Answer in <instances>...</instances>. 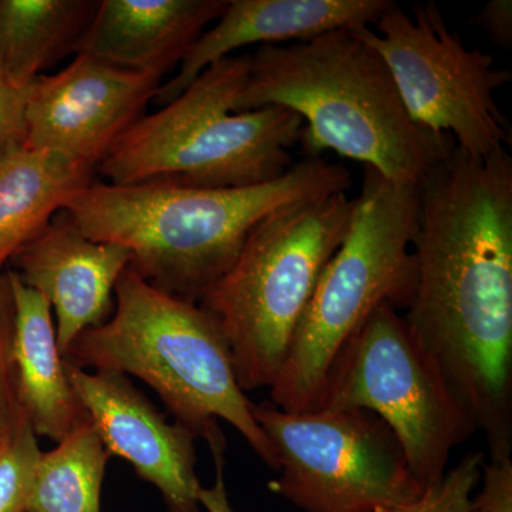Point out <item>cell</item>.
<instances>
[{
	"instance_id": "6da1fadb",
	"label": "cell",
	"mask_w": 512,
	"mask_h": 512,
	"mask_svg": "<svg viewBox=\"0 0 512 512\" xmlns=\"http://www.w3.org/2000/svg\"><path fill=\"white\" fill-rule=\"evenodd\" d=\"M416 286L404 315L448 389L512 453V158L454 144L420 185Z\"/></svg>"
},
{
	"instance_id": "7a4b0ae2",
	"label": "cell",
	"mask_w": 512,
	"mask_h": 512,
	"mask_svg": "<svg viewBox=\"0 0 512 512\" xmlns=\"http://www.w3.org/2000/svg\"><path fill=\"white\" fill-rule=\"evenodd\" d=\"M350 187L348 168L305 158L275 180L242 188L96 180L70 198L64 211L86 237L128 249V266L148 284L200 303L237 261L262 218Z\"/></svg>"
},
{
	"instance_id": "3957f363",
	"label": "cell",
	"mask_w": 512,
	"mask_h": 512,
	"mask_svg": "<svg viewBox=\"0 0 512 512\" xmlns=\"http://www.w3.org/2000/svg\"><path fill=\"white\" fill-rule=\"evenodd\" d=\"M266 106L301 117L306 158L335 151L394 183L421 185L456 144L410 119L389 67L356 30L259 46L235 111Z\"/></svg>"
},
{
	"instance_id": "277c9868",
	"label": "cell",
	"mask_w": 512,
	"mask_h": 512,
	"mask_svg": "<svg viewBox=\"0 0 512 512\" xmlns=\"http://www.w3.org/2000/svg\"><path fill=\"white\" fill-rule=\"evenodd\" d=\"M113 315L84 330L64 360L80 369L136 376L156 390L175 420L225 451L218 420L248 441L266 466L276 470L271 443L252 414L235 375L220 322L200 303L148 284L128 266L117 281Z\"/></svg>"
},
{
	"instance_id": "5b68a950",
	"label": "cell",
	"mask_w": 512,
	"mask_h": 512,
	"mask_svg": "<svg viewBox=\"0 0 512 512\" xmlns=\"http://www.w3.org/2000/svg\"><path fill=\"white\" fill-rule=\"evenodd\" d=\"M249 66L251 55L212 63L177 99L138 120L97 171L111 184L195 188L251 187L284 175L303 121L278 106L235 111Z\"/></svg>"
},
{
	"instance_id": "8992f818",
	"label": "cell",
	"mask_w": 512,
	"mask_h": 512,
	"mask_svg": "<svg viewBox=\"0 0 512 512\" xmlns=\"http://www.w3.org/2000/svg\"><path fill=\"white\" fill-rule=\"evenodd\" d=\"M420 185L363 167L348 232L329 259L303 313L285 365L271 387L284 412L315 409L333 360L383 303L409 308L416 286L413 239Z\"/></svg>"
},
{
	"instance_id": "52a82bcc",
	"label": "cell",
	"mask_w": 512,
	"mask_h": 512,
	"mask_svg": "<svg viewBox=\"0 0 512 512\" xmlns=\"http://www.w3.org/2000/svg\"><path fill=\"white\" fill-rule=\"evenodd\" d=\"M346 192L262 218L237 261L200 302L220 322L244 392L274 386L320 275L348 232Z\"/></svg>"
},
{
	"instance_id": "ba28073f",
	"label": "cell",
	"mask_w": 512,
	"mask_h": 512,
	"mask_svg": "<svg viewBox=\"0 0 512 512\" xmlns=\"http://www.w3.org/2000/svg\"><path fill=\"white\" fill-rule=\"evenodd\" d=\"M318 407L379 416L424 490L443 478L454 448L477 431L404 315L389 303L369 316L333 360Z\"/></svg>"
},
{
	"instance_id": "9c48e42d",
	"label": "cell",
	"mask_w": 512,
	"mask_h": 512,
	"mask_svg": "<svg viewBox=\"0 0 512 512\" xmlns=\"http://www.w3.org/2000/svg\"><path fill=\"white\" fill-rule=\"evenodd\" d=\"M279 477L271 490L305 512H376L423 494L399 440L362 409L284 412L252 403Z\"/></svg>"
},
{
	"instance_id": "30bf717a",
	"label": "cell",
	"mask_w": 512,
	"mask_h": 512,
	"mask_svg": "<svg viewBox=\"0 0 512 512\" xmlns=\"http://www.w3.org/2000/svg\"><path fill=\"white\" fill-rule=\"evenodd\" d=\"M379 32L356 30L389 67L410 119L448 134L470 156L487 157L511 144L510 121L495 92L511 82L493 55L468 49L447 28L439 6L417 3L413 16L397 3L376 22Z\"/></svg>"
},
{
	"instance_id": "8fae6325",
	"label": "cell",
	"mask_w": 512,
	"mask_h": 512,
	"mask_svg": "<svg viewBox=\"0 0 512 512\" xmlns=\"http://www.w3.org/2000/svg\"><path fill=\"white\" fill-rule=\"evenodd\" d=\"M163 76L121 69L84 53L26 90L25 143L99 170L156 99Z\"/></svg>"
},
{
	"instance_id": "7c38bea8",
	"label": "cell",
	"mask_w": 512,
	"mask_h": 512,
	"mask_svg": "<svg viewBox=\"0 0 512 512\" xmlns=\"http://www.w3.org/2000/svg\"><path fill=\"white\" fill-rule=\"evenodd\" d=\"M64 369L110 456L124 458L153 484L167 512H202L195 434L168 423L123 373H89L67 360Z\"/></svg>"
},
{
	"instance_id": "4fadbf2b",
	"label": "cell",
	"mask_w": 512,
	"mask_h": 512,
	"mask_svg": "<svg viewBox=\"0 0 512 512\" xmlns=\"http://www.w3.org/2000/svg\"><path fill=\"white\" fill-rule=\"evenodd\" d=\"M10 261L20 281L45 296L55 311L57 345L64 356L84 330L110 318L114 289L131 254L86 237L63 210Z\"/></svg>"
},
{
	"instance_id": "5bb4252c",
	"label": "cell",
	"mask_w": 512,
	"mask_h": 512,
	"mask_svg": "<svg viewBox=\"0 0 512 512\" xmlns=\"http://www.w3.org/2000/svg\"><path fill=\"white\" fill-rule=\"evenodd\" d=\"M390 5L392 0H228L217 23L188 50L177 74L161 84L154 103L163 107L177 99L208 66L242 47L370 28Z\"/></svg>"
},
{
	"instance_id": "9a60e30c",
	"label": "cell",
	"mask_w": 512,
	"mask_h": 512,
	"mask_svg": "<svg viewBox=\"0 0 512 512\" xmlns=\"http://www.w3.org/2000/svg\"><path fill=\"white\" fill-rule=\"evenodd\" d=\"M227 6L228 0H100L76 55L164 77Z\"/></svg>"
},
{
	"instance_id": "2e32d148",
	"label": "cell",
	"mask_w": 512,
	"mask_h": 512,
	"mask_svg": "<svg viewBox=\"0 0 512 512\" xmlns=\"http://www.w3.org/2000/svg\"><path fill=\"white\" fill-rule=\"evenodd\" d=\"M6 275L15 302L13 362L19 406L36 436L60 443L89 424V414L66 375L49 302L12 269Z\"/></svg>"
},
{
	"instance_id": "e0dca14e",
	"label": "cell",
	"mask_w": 512,
	"mask_h": 512,
	"mask_svg": "<svg viewBox=\"0 0 512 512\" xmlns=\"http://www.w3.org/2000/svg\"><path fill=\"white\" fill-rule=\"evenodd\" d=\"M96 170L25 141L0 148V275L70 198L89 187Z\"/></svg>"
},
{
	"instance_id": "ac0fdd59",
	"label": "cell",
	"mask_w": 512,
	"mask_h": 512,
	"mask_svg": "<svg viewBox=\"0 0 512 512\" xmlns=\"http://www.w3.org/2000/svg\"><path fill=\"white\" fill-rule=\"evenodd\" d=\"M97 5L93 0H0V72L28 90L59 60L76 55Z\"/></svg>"
},
{
	"instance_id": "d6986e66",
	"label": "cell",
	"mask_w": 512,
	"mask_h": 512,
	"mask_svg": "<svg viewBox=\"0 0 512 512\" xmlns=\"http://www.w3.org/2000/svg\"><path fill=\"white\" fill-rule=\"evenodd\" d=\"M110 457L92 423L42 451L26 512H100Z\"/></svg>"
},
{
	"instance_id": "ffe728a7",
	"label": "cell",
	"mask_w": 512,
	"mask_h": 512,
	"mask_svg": "<svg viewBox=\"0 0 512 512\" xmlns=\"http://www.w3.org/2000/svg\"><path fill=\"white\" fill-rule=\"evenodd\" d=\"M40 456L36 433L23 416L0 448V512H26Z\"/></svg>"
},
{
	"instance_id": "44dd1931",
	"label": "cell",
	"mask_w": 512,
	"mask_h": 512,
	"mask_svg": "<svg viewBox=\"0 0 512 512\" xmlns=\"http://www.w3.org/2000/svg\"><path fill=\"white\" fill-rule=\"evenodd\" d=\"M483 466L481 451L468 453L456 466L448 468L441 480L429 485L417 500L376 512H468Z\"/></svg>"
},
{
	"instance_id": "7402d4cb",
	"label": "cell",
	"mask_w": 512,
	"mask_h": 512,
	"mask_svg": "<svg viewBox=\"0 0 512 512\" xmlns=\"http://www.w3.org/2000/svg\"><path fill=\"white\" fill-rule=\"evenodd\" d=\"M15 302L6 272L0 275V437L8 436L22 419V409L16 394L15 362Z\"/></svg>"
},
{
	"instance_id": "603a6c76",
	"label": "cell",
	"mask_w": 512,
	"mask_h": 512,
	"mask_svg": "<svg viewBox=\"0 0 512 512\" xmlns=\"http://www.w3.org/2000/svg\"><path fill=\"white\" fill-rule=\"evenodd\" d=\"M481 490L471 497L468 512H512V461L490 460L481 471Z\"/></svg>"
},
{
	"instance_id": "cb8c5ba5",
	"label": "cell",
	"mask_w": 512,
	"mask_h": 512,
	"mask_svg": "<svg viewBox=\"0 0 512 512\" xmlns=\"http://www.w3.org/2000/svg\"><path fill=\"white\" fill-rule=\"evenodd\" d=\"M25 107L26 90L0 72V148L25 141Z\"/></svg>"
},
{
	"instance_id": "d4e9b609",
	"label": "cell",
	"mask_w": 512,
	"mask_h": 512,
	"mask_svg": "<svg viewBox=\"0 0 512 512\" xmlns=\"http://www.w3.org/2000/svg\"><path fill=\"white\" fill-rule=\"evenodd\" d=\"M474 25L480 26L490 36L491 42L504 49L512 46V2L491 0L477 13Z\"/></svg>"
},
{
	"instance_id": "484cf974",
	"label": "cell",
	"mask_w": 512,
	"mask_h": 512,
	"mask_svg": "<svg viewBox=\"0 0 512 512\" xmlns=\"http://www.w3.org/2000/svg\"><path fill=\"white\" fill-rule=\"evenodd\" d=\"M224 456L225 451H214V453H212L217 476H215L212 487H201L200 493H198L202 510L207 512H235L234 508H232L231 501H229L227 485H225Z\"/></svg>"
},
{
	"instance_id": "4316f807",
	"label": "cell",
	"mask_w": 512,
	"mask_h": 512,
	"mask_svg": "<svg viewBox=\"0 0 512 512\" xmlns=\"http://www.w3.org/2000/svg\"><path fill=\"white\" fill-rule=\"evenodd\" d=\"M3 439H5V437H0V448H2Z\"/></svg>"
}]
</instances>
